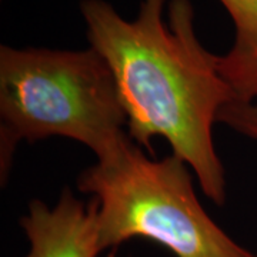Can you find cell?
Returning a JSON list of instances; mask_svg holds the SVG:
<instances>
[{"label": "cell", "mask_w": 257, "mask_h": 257, "mask_svg": "<svg viewBox=\"0 0 257 257\" xmlns=\"http://www.w3.org/2000/svg\"><path fill=\"white\" fill-rule=\"evenodd\" d=\"M234 25V40L219 69L234 101H257V0H219Z\"/></svg>", "instance_id": "5"}, {"label": "cell", "mask_w": 257, "mask_h": 257, "mask_svg": "<svg viewBox=\"0 0 257 257\" xmlns=\"http://www.w3.org/2000/svg\"><path fill=\"white\" fill-rule=\"evenodd\" d=\"M87 40L109 64L127 114L130 139L152 150L163 138L190 166L203 193L226 203V172L213 124L234 94L219 56L203 46L190 0H142L136 19L120 16L106 0H82Z\"/></svg>", "instance_id": "1"}, {"label": "cell", "mask_w": 257, "mask_h": 257, "mask_svg": "<svg viewBox=\"0 0 257 257\" xmlns=\"http://www.w3.org/2000/svg\"><path fill=\"white\" fill-rule=\"evenodd\" d=\"M77 189L96 202L101 251L143 237L176 257H257L204 211L183 160L150 159L130 136L83 170Z\"/></svg>", "instance_id": "3"}, {"label": "cell", "mask_w": 257, "mask_h": 257, "mask_svg": "<svg viewBox=\"0 0 257 257\" xmlns=\"http://www.w3.org/2000/svg\"><path fill=\"white\" fill-rule=\"evenodd\" d=\"M0 119L3 177L23 140L72 139L101 159L128 138L114 76L93 47H0Z\"/></svg>", "instance_id": "2"}, {"label": "cell", "mask_w": 257, "mask_h": 257, "mask_svg": "<svg viewBox=\"0 0 257 257\" xmlns=\"http://www.w3.org/2000/svg\"><path fill=\"white\" fill-rule=\"evenodd\" d=\"M20 226L29 241L26 257H97L101 253L96 202L83 203L70 189H64L53 207L33 200Z\"/></svg>", "instance_id": "4"}, {"label": "cell", "mask_w": 257, "mask_h": 257, "mask_svg": "<svg viewBox=\"0 0 257 257\" xmlns=\"http://www.w3.org/2000/svg\"><path fill=\"white\" fill-rule=\"evenodd\" d=\"M256 256H257V253H256Z\"/></svg>", "instance_id": "7"}, {"label": "cell", "mask_w": 257, "mask_h": 257, "mask_svg": "<svg viewBox=\"0 0 257 257\" xmlns=\"http://www.w3.org/2000/svg\"><path fill=\"white\" fill-rule=\"evenodd\" d=\"M217 121L257 142V101H231L221 109Z\"/></svg>", "instance_id": "6"}]
</instances>
